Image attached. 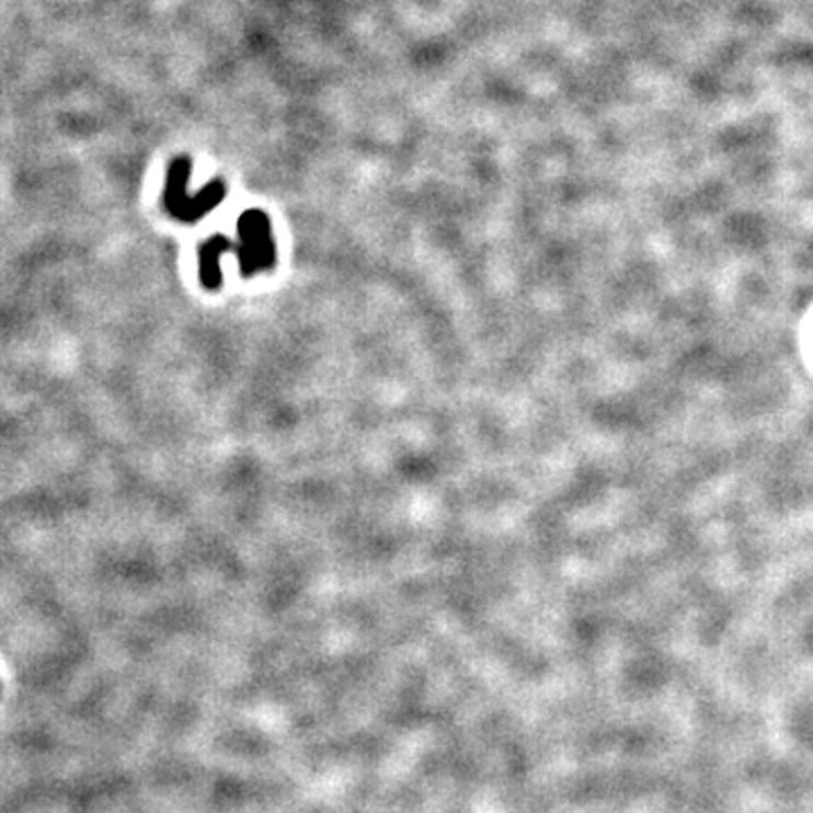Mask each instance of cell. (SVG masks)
Segmentation results:
<instances>
[{"mask_svg": "<svg viewBox=\"0 0 813 813\" xmlns=\"http://www.w3.org/2000/svg\"><path fill=\"white\" fill-rule=\"evenodd\" d=\"M193 172L191 157H176L170 163L165 191H163V206L165 210L181 221H197L213 208H217L227 197V186L221 179H213L208 186H204L197 195H188V179Z\"/></svg>", "mask_w": 813, "mask_h": 813, "instance_id": "6da1fadb", "label": "cell"}, {"mask_svg": "<svg viewBox=\"0 0 813 813\" xmlns=\"http://www.w3.org/2000/svg\"><path fill=\"white\" fill-rule=\"evenodd\" d=\"M240 242L233 251L240 255V267L244 276L274 267L276 242L272 233V221L263 210H247L238 219Z\"/></svg>", "mask_w": 813, "mask_h": 813, "instance_id": "7a4b0ae2", "label": "cell"}, {"mask_svg": "<svg viewBox=\"0 0 813 813\" xmlns=\"http://www.w3.org/2000/svg\"><path fill=\"white\" fill-rule=\"evenodd\" d=\"M236 242H231L225 236H213L208 242L202 244L199 249V276L206 287H219L221 283V272H219V261L221 255L227 251H233Z\"/></svg>", "mask_w": 813, "mask_h": 813, "instance_id": "3957f363", "label": "cell"}, {"mask_svg": "<svg viewBox=\"0 0 813 813\" xmlns=\"http://www.w3.org/2000/svg\"><path fill=\"white\" fill-rule=\"evenodd\" d=\"M0 691H3V687H0Z\"/></svg>", "mask_w": 813, "mask_h": 813, "instance_id": "277c9868", "label": "cell"}]
</instances>
